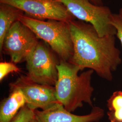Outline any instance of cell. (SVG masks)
<instances>
[{"mask_svg": "<svg viewBox=\"0 0 122 122\" xmlns=\"http://www.w3.org/2000/svg\"><path fill=\"white\" fill-rule=\"evenodd\" d=\"M73 55L69 61L83 70L92 69L100 77L111 81L113 72L121 62L115 46V35L100 37L90 24L73 20L69 22Z\"/></svg>", "mask_w": 122, "mask_h": 122, "instance_id": "obj_1", "label": "cell"}, {"mask_svg": "<svg viewBox=\"0 0 122 122\" xmlns=\"http://www.w3.org/2000/svg\"><path fill=\"white\" fill-rule=\"evenodd\" d=\"M58 76L55 86L58 102L72 113L86 103L93 107L92 96L94 88L91 84L92 69L78 75L81 68L69 61L60 60L57 65Z\"/></svg>", "mask_w": 122, "mask_h": 122, "instance_id": "obj_2", "label": "cell"}, {"mask_svg": "<svg viewBox=\"0 0 122 122\" xmlns=\"http://www.w3.org/2000/svg\"><path fill=\"white\" fill-rule=\"evenodd\" d=\"M48 44L60 60L69 61L73 55V45L69 22L39 20L23 15L18 20Z\"/></svg>", "mask_w": 122, "mask_h": 122, "instance_id": "obj_3", "label": "cell"}, {"mask_svg": "<svg viewBox=\"0 0 122 122\" xmlns=\"http://www.w3.org/2000/svg\"><path fill=\"white\" fill-rule=\"evenodd\" d=\"M25 61L26 76L29 80L41 85L55 86L60 59L51 48L39 41Z\"/></svg>", "mask_w": 122, "mask_h": 122, "instance_id": "obj_4", "label": "cell"}, {"mask_svg": "<svg viewBox=\"0 0 122 122\" xmlns=\"http://www.w3.org/2000/svg\"><path fill=\"white\" fill-rule=\"evenodd\" d=\"M75 18L90 23L100 37L116 35L111 24L112 13L109 7L94 4L90 0H59Z\"/></svg>", "mask_w": 122, "mask_h": 122, "instance_id": "obj_5", "label": "cell"}, {"mask_svg": "<svg viewBox=\"0 0 122 122\" xmlns=\"http://www.w3.org/2000/svg\"><path fill=\"white\" fill-rule=\"evenodd\" d=\"M39 42L35 34L18 20L7 32L0 52L10 56L14 63H21L26 61Z\"/></svg>", "mask_w": 122, "mask_h": 122, "instance_id": "obj_6", "label": "cell"}, {"mask_svg": "<svg viewBox=\"0 0 122 122\" xmlns=\"http://www.w3.org/2000/svg\"><path fill=\"white\" fill-rule=\"evenodd\" d=\"M0 3L12 5L25 15L37 20L69 22L75 18L59 0H0Z\"/></svg>", "mask_w": 122, "mask_h": 122, "instance_id": "obj_7", "label": "cell"}, {"mask_svg": "<svg viewBox=\"0 0 122 122\" xmlns=\"http://www.w3.org/2000/svg\"><path fill=\"white\" fill-rule=\"evenodd\" d=\"M9 87L20 89L25 97L26 106L34 111L48 109L58 102L55 86L35 83L26 76H20L10 83Z\"/></svg>", "mask_w": 122, "mask_h": 122, "instance_id": "obj_8", "label": "cell"}, {"mask_svg": "<svg viewBox=\"0 0 122 122\" xmlns=\"http://www.w3.org/2000/svg\"><path fill=\"white\" fill-rule=\"evenodd\" d=\"M35 118L39 122H98L104 117V110L93 106L90 113L78 115L67 111L59 102L44 110H35Z\"/></svg>", "mask_w": 122, "mask_h": 122, "instance_id": "obj_9", "label": "cell"}, {"mask_svg": "<svg viewBox=\"0 0 122 122\" xmlns=\"http://www.w3.org/2000/svg\"><path fill=\"white\" fill-rule=\"evenodd\" d=\"M10 94L0 103V122H10L20 110L26 105L21 90L17 88L10 89Z\"/></svg>", "mask_w": 122, "mask_h": 122, "instance_id": "obj_10", "label": "cell"}, {"mask_svg": "<svg viewBox=\"0 0 122 122\" xmlns=\"http://www.w3.org/2000/svg\"><path fill=\"white\" fill-rule=\"evenodd\" d=\"M24 12L20 9L10 5H0V50L5 37L13 24L19 20Z\"/></svg>", "mask_w": 122, "mask_h": 122, "instance_id": "obj_11", "label": "cell"}, {"mask_svg": "<svg viewBox=\"0 0 122 122\" xmlns=\"http://www.w3.org/2000/svg\"><path fill=\"white\" fill-rule=\"evenodd\" d=\"M108 119L110 122H122V92H114L107 100Z\"/></svg>", "mask_w": 122, "mask_h": 122, "instance_id": "obj_12", "label": "cell"}, {"mask_svg": "<svg viewBox=\"0 0 122 122\" xmlns=\"http://www.w3.org/2000/svg\"><path fill=\"white\" fill-rule=\"evenodd\" d=\"M35 118V111L30 109L25 105L20 110L10 122H30Z\"/></svg>", "mask_w": 122, "mask_h": 122, "instance_id": "obj_13", "label": "cell"}, {"mask_svg": "<svg viewBox=\"0 0 122 122\" xmlns=\"http://www.w3.org/2000/svg\"><path fill=\"white\" fill-rule=\"evenodd\" d=\"M16 64L13 62L2 61L0 63V81H1L9 74L12 72L20 71Z\"/></svg>", "mask_w": 122, "mask_h": 122, "instance_id": "obj_14", "label": "cell"}, {"mask_svg": "<svg viewBox=\"0 0 122 122\" xmlns=\"http://www.w3.org/2000/svg\"><path fill=\"white\" fill-rule=\"evenodd\" d=\"M111 24L116 29V35L122 45V15L120 14H112L111 17Z\"/></svg>", "mask_w": 122, "mask_h": 122, "instance_id": "obj_15", "label": "cell"}, {"mask_svg": "<svg viewBox=\"0 0 122 122\" xmlns=\"http://www.w3.org/2000/svg\"><path fill=\"white\" fill-rule=\"evenodd\" d=\"M91 2L94 4L98 5H103V3L102 0H90Z\"/></svg>", "mask_w": 122, "mask_h": 122, "instance_id": "obj_16", "label": "cell"}, {"mask_svg": "<svg viewBox=\"0 0 122 122\" xmlns=\"http://www.w3.org/2000/svg\"><path fill=\"white\" fill-rule=\"evenodd\" d=\"M30 122H39L38 121V120L36 119V118H34Z\"/></svg>", "mask_w": 122, "mask_h": 122, "instance_id": "obj_17", "label": "cell"}, {"mask_svg": "<svg viewBox=\"0 0 122 122\" xmlns=\"http://www.w3.org/2000/svg\"><path fill=\"white\" fill-rule=\"evenodd\" d=\"M119 14H120V15H122V8L120 10V11H119Z\"/></svg>", "mask_w": 122, "mask_h": 122, "instance_id": "obj_18", "label": "cell"}]
</instances>
